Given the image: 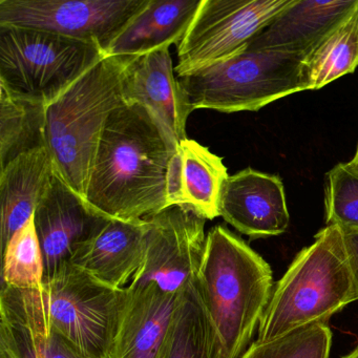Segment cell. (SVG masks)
<instances>
[{
	"label": "cell",
	"instance_id": "1",
	"mask_svg": "<svg viewBox=\"0 0 358 358\" xmlns=\"http://www.w3.org/2000/svg\"><path fill=\"white\" fill-rule=\"evenodd\" d=\"M178 144L139 104L114 110L102 133L85 201L100 217L142 221L171 206L169 165Z\"/></svg>",
	"mask_w": 358,
	"mask_h": 358
},
{
	"label": "cell",
	"instance_id": "2",
	"mask_svg": "<svg viewBox=\"0 0 358 358\" xmlns=\"http://www.w3.org/2000/svg\"><path fill=\"white\" fill-rule=\"evenodd\" d=\"M199 291L217 338L215 358H240L273 290L269 264L222 225L207 234Z\"/></svg>",
	"mask_w": 358,
	"mask_h": 358
},
{
	"label": "cell",
	"instance_id": "3",
	"mask_svg": "<svg viewBox=\"0 0 358 358\" xmlns=\"http://www.w3.org/2000/svg\"><path fill=\"white\" fill-rule=\"evenodd\" d=\"M358 301V289L341 227L327 225L313 244L297 253L276 282L257 327L259 343L329 320Z\"/></svg>",
	"mask_w": 358,
	"mask_h": 358
},
{
	"label": "cell",
	"instance_id": "4",
	"mask_svg": "<svg viewBox=\"0 0 358 358\" xmlns=\"http://www.w3.org/2000/svg\"><path fill=\"white\" fill-rule=\"evenodd\" d=\"M127 60L106 56L45 108V144L56 176L83 200L106 122L125 103L121 77Z\"/></svg>",
	"mask_w": 358,
	"mask_h": 358
},
{
	"label": "cell",
	"instance_id": "5",
	"mask_svg": "<svg viewBox=\"0 0 358 358\" xmlns=\"http://www.w3.org/2000/svg\"><path fill=\"white\" fill-rule=\"evenodd\" d=\"M125 292L70 264L37 288L1 287L0 311L55 329L92 357L106 358Z\"/></svg>",
	"mask_w": 358,
	"mask_h": 358
},
{
	"label": "cell",
	"instance_id": "6",
	"mask_svg": "<svg viewBox=\"0 0 358 358\" xmlns=\"http://www.w3.org/2000/svg\"><path fill=\"white\" fill-rule=\"evenodd\" d=\"M303 54L249 51L178 77L192 110L257 112L305 91Z\"/></svg>",
	"mask_w": 358,
	"mask_h": 358
},
{
	"label": "cell",
	"instance_id": "7",
	"mask_svg": "<svg viewBox=\"0 0 358 358\" xmlns=\"http://www.w3.org/2000/svg\"><path fill=\"white\" fill-rule=\"evenodd\" d=\"M106 57L92 43L31 29L0 27V87L48 106Z\"/></svg>",
	"mask_w": 358,
	"mask_h": 358
},
{
	"label": "cell",
	"instance_id": "8",
	"mask_svg": "<svg viewBox=\"0 0 358 358\" xmlns=\"http://www.w3.org/2000/svg\"><path fill=\"white\" fill-rule=\"evenodd\" d=\"M293 0H201L178 45L176 76L223 62L250 41Z\"/></svg>",
	"mask_w": 358,
	"mask_h": 358
},
{
	"label": "cell",
	"instance_id": "9",
	"mask_svg": "<svg viewBox=\"0 0 358 358\" xmlns=\"http://www.w3.org/2000/svg\"><path fill=\"white\" fill-rule=\"evenodd\" d=\"M148 0H0V27L31 29L97 45L104 55Z\"/></svg>",
	"mask_w": 358,
	"mask_h": 358
},
{
	"label": "cell",
	"instance_id": "10",
	"mask_svg": "<svg viewBox=\"0 0 358 358\" xmlns=\"http://www.w3.org/2000/svg\"><path fill=\"white\" fill-rule=\"evenodd\" d=\"M144 221L143 261L129 285L154 282L164 292L179 294L198 278L206 219L188 207L173 205Z\"/></svg>",
	"mask_w": 358,
	"mask_h": 358
},
{
	"label": "cell",
	"instance_id": "11",
	"mask_svg": "<svg viewBox=\"0 0 358 358\" xmlns=\"http://www.w3.org/2000/svg\"><path fill=\"white\" fill-rule=\"evenodd\" d=\"M33 219L43 252V280L70 265L77 247L108 220L94 213L56 173Z\"/></svg>",
	"mask_w": 358,
	"mask_h": 358
},
{
	"label": "cell",
	"instance_id": "12",
	"mask_svg": "<svg viewBox=\"0 0 358 358\" xmlns=\"http://www.w3.org/2000/svg\"><path fill=\"white\" fill-rule=\"evenodd\" d=\"M121 85L125 103L146 108L176 143L187 139L186 125L194 110L176 76L169 48L129 58Z\"/></svg>",
	"mask_w": 358,
	"mask_h": 358
},
{
	"label": "cell",
	"instance_id": "13",
	"mask_svg": "<svg viewBox=\"0 0 358 358\" xmlns=\"http://www.w3.org/2000/svg\"><path fill=\"white\" fill-rule=\"evenodd\" d=\"M220 217L251 238L280 236L290 223L282 180L246 169L224 184Z\"/></svg>",
	"mask_w": 358,
	"mask_h": 358
},
{
	"label": "cell",
	"instance_id": "14",
	"mask_svg": "<svg viewBox=\"0 0 358 358\" xmlns=\"http://www.w3.org/2000/svg\"><path fill=\"white\" fill-rule=\"evenodd\" d=\"M179 294L164 292L154 282L127 286L106 358H156Z\"/></svg>",
	"mask_w": 358,
	"mask_h": 358
},
{
	"label": "cell",
	"instance_id": "15",
	"mask_svg": "<svg viewBox=\"0 0 358 358\" xmlns=\"http://www.w3.org/2000/svg\"><path fill=\"white\" fill-rule=\"evenodd\" d=\"M145 221L106 220L81 243L71 265L114 289L125 288L143 261Z\"/></svg>",
	"mask_w": 358,
	"mask_h": 358
},
{
	"label": "cell",
	"instance_id": "16",
	"mask_svg": "<svg viewBox=\"0 0 358 358\" xmlns=\"http://www.w3.org/2000/svg\"><path fill=\"white\" fill-rule=\"evenodd\" d=\"M357 5L358 0H293L250 41L247 50L306 55Z\"/></svg>",
	"mask_w": 358,
	"mask_h": 358
},
{
	"label": "cell",
	"instance_id": "17",
	"mask_svg": "<svg viewBox=\"0 0 358 358\" xmlns=\"http://www.w3.org/2000/svg\"><path fill=\"white\" fill-rule=\"evenodd\" d=\"M228 177L222 158L194 140H182L169 165V205L188 207L206 220L215 219L220 217L222 192Z\"/></svg>",
	"mask_w": 358,
	"mask_h": 358
},
{
	"label": "cell",
	"instance_id": "18",
	"mask_svg": "<svg viewBox=\"0 0 358 358\" xmlns=\"http://www.w3.org/2000/svg\"><path fill=\"white\" fill-rule=\"evenodd\" d=\"M55 176L47 148L27 152L0 171L1 251L33 217Z\"/></svg>",
	"mask_w": 358,
	"mask_h": 358
},
{
	"label": "cell",
	"instance_id": "19",
	"mask_svg": "<svg viewBox=\"0 0 358 358\" xmlns=\"http://www.w3.org/2000/svg\"><path fill=\"white\" fill-rule=\"evenodd\" d=\"M201 0H148L113 41L106 56L134 58L179 45Z\"/></svg>",
	"mask_w": 358,
	"mask_h": 358
},
{
	"label": "cell",
	"instance_id": "20",
	"mask_svg": "<svg viewBox=\"0 0 358 358\" xmlns=\"http://www.w3.org/2000/svg\"><path fill=\"white\" fill-rule=\"evenodd\" d=\"M217 338L196 278L180 292L156 358H215Z\"/></svg>",
	"mask_w": 358,
	"mask_h": 358
},
{
	"label": "cell",
	"instance_id": "21",
	"mask_svg": "<svg viewBox=\"0 0 358 358\" xmlns=\"http://www.w3.org/2000/svg\"><path fill=\"white\" fill-rule=\"evenodd\" d=\"M357 66L358 5L303 56L301 78L305 91L322 89L351 74Z\"/></svg>",
	"mask_w": 358,
	"mask_h": 358
},
{
	"label": "cell",
	"instance_id": "22",
	"mask_svg": "<svg viewBox=\"0 0 358 358\" xmlns=\"http://www.w3.org/2000/svg\"><path fill=\"white\" fill-rule=\"evenodd\" d=\"M0 358H93L53 328L0 311Z\"/></svg>",
	"mask_w": 358,
	"mask_h": 358
},
{
	"label": "cell",
	"instance_id": "23",
	"mask_svg": "<svg viewBox=\"0 0 358 358\" xmlns=\"http://www.w3.org/2000/svg\"><path fill=\"white\" fill-rule=\"evenodd\" d=\"M45 108L0 87V169L45 144Z\"/></svg>",
	"mask_w": 358,
	"mask_h": 358
},
{
	"label": "cell",
	"instance_id": "24",
	"mask_svg": "<svg viewBox=\"0 0 358 358\" xmlns=\"http://www.w3.org/2000/svg\"><path fill=\"white\" fill-rule=\"evenodd\" d=\"M3 259L1 287L32 289L43 284L45 266L33 217L10 241Z\"/></svg>",
	"mask_w": 358,
	"mask_h": 358
},
{
	"label": "cell",
	"instance_id": "25",
	"mask_svg": "<svg viewBox=\"0 0 358 358\" xmlns=\"http://www.w3.org/2000/svg\"><path fill=\"white\" fill-rule=\"evenodd\" d=\"M332 332L316 322L268 343H251L240 358H329Z\"/></svg>",
	"mask_w": 358,
	"mask_h": 358
},
{
	"label": "cell",
	"instance_id": "26",
	"mask_svg": "<svg viewBox=\"0 0 358 358\" xmlns=\"http://www.w3.org/2000/svg\"><path fill=\"white\" fill-rule=\"evenodd\" d=\"M327 225L358 229V171L351 163H339L327 175Z\"/></svg>",
	"mask_w": 358,
	"mask_h": 358
},
{
	"label": "cell",
	"instance_id": "27",
	"mask_svg": "<svg viewBox=\"0 0 358 358\" xmlns=\"http://www.w3.org/2000/svg\"><path fill=\"white\" fill-rule=\"evenodd\" d=\"M345 249L358 289V229L343 230Z\"/></svg>",
	"mask_w": 358,
	"mask_h": 358
},
{
	"label": "cell",
	"instance_id": "28",
	"mask_svg": "<svg viewBox=\"0 0 358 358\" xmlns=\"http://www.w3.org/2000/svg\"><path fill=\"white\" fill-rule=\"evenodd\" d=\"M350 163H351L352 166L355 167L358 171V145L357 148H356L355 156L353 157V159H352Z\"/></svg>",
	"mask_w": 358,
	"mask_h": 358
},
{
	"label": "cell",
	"instance_id": "29",
	"mask_svg": "<svg viewBox=\"0 0 358 358\" xmlns=\"http://www.w3.org/2000/svg\"><path fill=\"white\" fill-rule=\"evenodd\" d=\"M341 358H358V347L355 348L351 353L347 354Z\"/></svg>",
	"mask_w": 358,
	"mask_h": 358
}]
</instances>
